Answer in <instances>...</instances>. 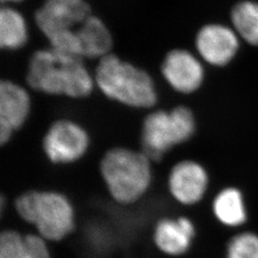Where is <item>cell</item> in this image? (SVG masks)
Here are the masks:
<instances>
[{
	"label": "cell",
	"mask_w": 258,
	"mask_h": 258,
	"mask_svg": "<svg viewBox=\"0 0 258 258\" xmlns=\"http://www.w3.org/2000/svg\"><path fill=\"white\" fill-rule=\"evenodd\" d=\"M28 41V27L24 17L14 8L0 11V45L2 49L17 51Z\"/></svg>",
	"instance_id": "16"
},
{
	"label": "cell",
	"mask_w": 258,
	"mask_h": 258,
	"mask_svg": "<svg viewBox=\"0 0 258 258\" xmlns=\"http://www.w3.org/2000/svg\"><path fill=\"white\" fill-rule=\"evenodd\" d=\"M231 20L235 31L252 45H258V4L244 1L231 12Z\"/></svg>",
	"instance_id": "17"
},
{
	"label": "cell",
	"mask_w": 258,
	"mask_h": 258,
	"mask_svg": "<svg viewBox=\"0 0 258 258\" xmlns=\"http://www.w3.org/2000/svg\"><path fill=\"white\" fill-rule=\"evenodd\" d=\"M0 258H53L48 242L37 233L8 229L0 234Z\"/></svg>",
	"instance_id": "13"
},
{
	"label": "cell",
	"mask_w": 258,
	"mask_h": 258,
	"mask_svg": "<svg viewBox=\"0 0 258 258\" xmlns=\"http://www.w3.org/2000/svg\"><path fill=\"white\" fill-rule=\"evenodd\" d=\"M90 145L89 135L73 120H55L47 130L42 148L48 160L55 165H68L82 159Z\"/></svg>",
	"instance_id": "6"
},
{
	"label": "cell",
	"mask_w": 258,
	"mask_h": 258,
	"mask_svg": "<svg viewBox=\"0 0 258 258\" xmlns=\"http://www.w3.org/2000/svg\"><path fill=\"white\" fill-rule=\"evenodd\" d=\"M80 52L83 58H99L111 54L113 38L102 19L89 16L77 29Z\"/></svg>",
	"instance_id": "14"
},
{
	"label": "cell",
	"mask_w": 258,
	"mask_h": 258,
	"mask_svg": "<svg viewBox=\"0 0 258 258\" xmlns=\"http://www.w3.org/2000/svg\"><path fill=\"white\" fill-rule=\"evenodd\" d=\"M161 71L169 86L182 94L196 91L204 81L201 62L184 49H173L167 52L161 65Z\"/></svg>",
	"instance_id": "9"
},
{
	"label": "cell",
	"mask_w": 258,
	"mask_h": 258,
	"mask_svg": "<svg viewBox=\"0 0 258 258\" xmlns=\"http://www.w3.org/2000/svg\"><path fill=\"white\" fill-rule=\"evenodd\" d=\"M2 2H19L21 0H1Z\"/></svg>",
	"instance_id": "19"
},
{
	"label": "cell",
	"mask_w": 258,
	"mask_h": 258,
	"mask_svg": "<svg viewBox=\"0 0 258 258\" xmlns=\"http://www.w3.org/2000/svg\"><path fill=\"white\" fill-rule=\"evenodd\" d=\"M90 5L85 0H45L35 14L38 29L47 39L76 31L91 16Z\"/></svg>",
	"instance_id": "7"
},
{
	"label": "cell",
	"mask_w": 258,
	"mask_h": 258,
	"mask_svg": "<svg viewBox=\"0 0 258 258\" xmlns=\"http://www.w3.org/2000/svg\"><path fill=\"white\" fill-rule=\"evenodd\" d=\"M209 186L207 170L191 160L178 162L169 171L167 187L177 203L194 206L199 203Z\"/></svg>",
	"instance_id": "8"
},
{
	"label": "cell",
	"mask_w": 258,
	"mask_h": 258,
	"mask_svg": "<svg viewBox=\"0 0 258 258\" xmlns=\"http://www.w3.org/2000/svg\"><path fill=\"white\" fill-rule=\"evenodd\" d=\"M215 218L226 227H239L247 221L243 195L237 188L227 187L217 194L212 203Z\"/></svg>",
	"instance_id": "15"
},
{
	"label": "cell",
	"mask_w": 258,
	"mask_h": 258,
	"mask_svg": "<svg viewBox=\"0 0 258 258\" xmlns=\"http://www.w3.org/2000/svg\"><path fill=\"white\" fill-rule=\"evenodd\" d=\"M152 161L143 151L111 148L100 164L103 183L111 199L120 206L139 202L152 184Z\"/></svg>",
	"instance_id": "2"
},
{
	"label": "cell",
	"mask_w": 258,
	"mask_h": 258,
	"mask_svg": "<svg viewBox=\"0 0 258 258\" xmlns=\"http://www.w3.org/2000/svg\"><path fill=\"white\" fill-rule=\"evenodd\" d=\"M19 218L47 242H60L76 230V212L69 197L52 189H30L15 199Z\"/></svg>",
	"instance_id": "3"
},
{
	"label": "cell",
	"mask_w": 258,
	"mask_h": 258,
	"mask_svg": "<svg viewBox=\"0 0 258 258\" xmlns=\"http://www.w3.org/2000/svg\"><path fill=\"white\" fill-rule=\"evenodd\" d=\"M195 128L194 113L184 105L169 111H153L143 122L142 151L152 162H159L172 148L191 138Z\"/></svg>",
	"instance_id": "5"
},
{
	"label": "cell",
	"mask_w": 258,
	"mask_h": 258,
	"mask_svg": "<svg viewBox=\"0 0 258 258\" xmlns=\"http://www.w3.org/2000/svg\"><path fill=\"white\" fill-rule=\"evenodd\" d=\"M83 59L51 47L37 50L29 60L27 83L34 90L48 95L74 99L88 97L92 93L95 79Z\"/></svg>",
	"instance_id": "1"
},
{
	"label": "cell",
	"mask_w": 258,
	"mask_h": 258,
	"mask_svg": "<svg viewBox=\"0 0 258 258\" xmlns=\"http://www.w3.org/2000/svg\"><path fill=\"white\" fill-rule=\"evenodd\" d=\"M31 111V98L25 88L11 81L0 83V143L9 142L20 128Z\"/></svg>",
	"instance_id": "11"
},
{
	"label": "cell",
	"mask_w": 258,
	"mask_h": 258,
	"mask_svg": "<svg viewBox=\"0 0 258 258\" xmlns=\"http://www.w3.org/2000/svg\"><path fill=\"white\" fill-rule=\"evenodd\" d=\"M195 45L201 57L210 64L223 66L231 61L238 49L235 32L221 24H208L196 36Z\"/></svg>",
	"instance_id": "12"
},
{
	"label": "cell",
	"mask_w": 258,
	"mask_h": 258,
	"mask_svg": "<svg viewBox=\"0 0 258 258\" xmlns=\"http://www.w3.org/2000/svg\"><path fill=\"white\" fill-rule=\"evenodd\" d=\"M196 229L194 222L186 216L163 217L156 222L152 240L157 249L168 257L185 254L194 243Z\"/></svg>",
	"instance_id": "10"
},
{
	"label": "cell",
	"mask_w": 258,
	"mask_h": 258,
	"mask_svg": "<svg viewBox=\"0 0 258 258\" xmlns=\"http://www.w3.org/2000/svg\"><path fill=\"white\" fill-rule=\"evenodd\" d=\"M226 258H258V235L253 232H242L228 243Z\"/></svg>",
	"instance_id": "18"
},
{
	"label": "cell",
	"mask_w": 258,
	"mask_h": 258,
	"mask_svg": "<svg viewBox=\"0 0 258 258\" xmlns=\"http://www.w3.org/2000/svg\"><path fill=\"white\" fill-rule=\"evenodd\" d=\"M94 79L107 98L130 107L151 108L158 101L150 75L112 53L99 60Z\"/></svg>",
	"instance_id": "4"
}]
</instances>
